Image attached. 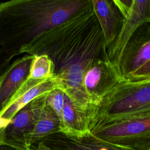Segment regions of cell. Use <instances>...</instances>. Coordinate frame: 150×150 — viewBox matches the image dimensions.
Returning a JSON list of instances; mask_svg holds the SVG:
<instances>
[{
	"mask_svg": "<svg viewBox=\"0 0 150 150\" xmlns=\"http://www.w3.org/2000/svg\"><path fill=\"white\" fill-rule=\"evenodd\" d=\"M46 54L52 61L60 89L76 105H91L83 85L90 66L99 59H108L102 30L92 8L81 11L38 36L23 46L21 54Z\"/></svg>",
	"mask_w": 150,
	"mask_h": 150,
	"instance_id": "6da1fadb",
	"label": "cell"
},
{
	"mask_svg": "<svg viewBox=\"0 0 150 150\" xmlns=\"http://www.w3.org/2000/svg\"><path fill=\"white\" fill-rule=\"evenodd\" d=\"M92 7L93 0H11L0 3V75L23 46Z\"/></svg>",
	"mask_w": 150,
	"mask_h": 150,
	"instance_id": "7a4b0ae2",
	"label": "cell"
},
{
	"mask_svg": "<svg viewBox=\"0 0 150 150\" xmlns=\"http://www.w3.org/2000/svg\"><path fill=\"white\" fill-rule=\"evenodd\" d=\"M138 115H150V79L120 83L98 106L97 125Z\"/></svg>",
	"mask_w": 150,
	"mask_h": 150,
	"instance_id": "3957f363",
	"label": "cell"
},
{
	"mask_svg": "<svg viewBox=\"0 0 150 150\" xmlns=\"http://www.w3.org/2000/svg\"><path fill=\"white\" fill-rule=\"evenodd\" d=\"M91 133L127 150H150V115L132 116L97 124Z\"/></svg>",
	"mask_w": 150,
	"mask_h": 150,
	"instance_id": "277c9868",
	"label": "cell"
},
{
	"mask_svg": "<svg viewBox=\"0 0 150 150\" xmlns=\"http://www.w3.org/2000/svg\"><path fill=\"white\" fill-rule=\"evenodd\" d=\"M47 94L35 98L23 107L5 127L0 129V144L17 150L32 149L33 131L46 104Z\"/></svg>",
	"mask_w": 150,
	"mask_h": 150,
	"instance_id": "5b68a950",
	"label": "cell"
},
{
	"mask_svg": "<svg viewBox=\"0 0 150 150\" xmlns=\"http://www.w3.org/2000/svg\"><path fill=\"white\" fill-rule=\"evenodd\" d=\"M150 61V23L138 28L127 42L121 54L117 71L122 81Z\"/></svg>",
	"mask_w": 150,
	"mask_h": 150,
	"instance_id": "8992f818",
	"label": "cell"
},
{
	"mask_svg": "<svg viewBox=\"0 0 150 150\" xmlns=\"http://www.w3.org/2000/svg\"><path fill=\"white\" fill-rule=\"evenodd\" d=\"M121 81L110 60L99 59L86 71L83 85L91 104L98 107Z\"/></svg>",
	"mask_w": 150,
	"mask_h": 150,
	"instance_id": "52a82bcc",
	"label": "cell"
},
{
	"mask_svg": "<svg viewBox=\"0 0 150 150\" xmlns=\"http://www.w3.org/2000/svg\"><path fill=\"white\" fill-rule=\"evenodd\" d=\"M60 88L56 77L42 80L27 79L0 112V129L5 127L13 116L35 98Z\"/></svg>",
	"mask_w": 150,
	"mask_h": 150,
	"instance_id": "ba28073f",
	"label": "cell"
},
{
	"mask_svg": "<svg viewBox=\"0 0 150 150\" xmlns=\"http://www.w3.org/2000/svg\"><path fill=\"white\" fill-rule=\"evenodd\" d=\"M148 23H150V0H134L130 10L125 16L124 23L119 36L107 48L108 59L116 71L127 42L138 28Z\"/></svg>",
	"mask_w": 150,
	"mask_h": 150,
	"instance_id": "9c48e42d",
	"label": "cell"
},
{
	"mask_svg": "<svg viewBox=\"0 0 150 150\" xmlns=\"http://www.w3.org/2000/svg\"><path fill=\"white\" fill-rule=\"evenodd\" d=\"M97 107H80L65 94L61 132L79 137L90 133L97 124Z\"/></svg>",
	"mask_w": 150,
	"mask_h": 150,
	"instance_id": "30bf717a",
	"label": "cell"
},
{
	"mask_svg": "<svg viewBox=\"0 0 150 150\" xmlns=\"http://www.w3.org/2000/svg\"><path fill=\"white\" fill-rule=\"evenodd\" d=\"M34 56L15 60L0 75V112L29 77Z\"/></svg>",
	"mask_w": 150,
	"mask_h": 150,
	"instance_id": "8fae6325",
	"label": "cell"
},
{
	"mask_svg": "<svg viewBox=\"0 0 150 150\" xmlns=\"http://www.w3.org/2000/svg\"><path fill=\"white\" fill-rule=\"evenodd\" d=\"M93 5L107 48L119 36L125 17L114 0H93Z\"/></svg>",
	"mask_w": 150,
	"mask_h": 150,
	"instance_id": "7c38bea8",
	"label": "cell"
},
{
	"mask_svg": "<svg viewBox=\"0 0 150 150\" xmlns=\"http://www.w3.org/2000/svg\"><path fill=\"white\" fill-rule=\"evenodd\" d=\"M61 131V121L58 115L46 103L41 111L33 131L32 145L46 137Z\"/></svg>",
	"mask_w": 150,
	"mask_h": 150,
	"instance_id": "4fadbf2b",
	"label": "cell"
},
{
	"mask_svg": "<svg viewBox=\"0 0 150 150\" xmlns=\"http://www.w3.org/2000/svg\"><path fill=\"white\" fill-rule=\"evenodd\" d=\"M64 150H127L104 141L88 133L83 137H74L67 143Z\"/></svg>",
	"mask_w": 150,
	"mask_h": 150,
	"instance_id": "5bb4252c",
	"label": "cell"
},
{
	"mask_svg": "<svg viewBox=\"0 0 150 150\" xmlns=\"http://www.w3.org/2000/svg\"><path fill=\"white\" fill-rule=\"evenodd\" d=\"M54 71V64L46 54L34 56L28 79L42 80L55 77Z\"/></svg>",
	"mask_w": 150,
	"mask_h": 150,
	"instance_id": "9a60e30c",
	"label": "cell"
},
{
	"mask_svg": "<svg viewBox=\"0 0 150 150\" xmlns=\"http://www.w3.org/2000/svg\"><path fill=\"white\" fill-rule=\"evenodd\" d=\"M64 96L65 93L62 90L56 88L49 92L46 98V103L50 105L56 112L61 121L64 103Z\"/></svg>",
	"mask_w": 150,
	"mask_h": 150,
	"instance_id": "2e32d148",
	"label": "cell"
},
{
	"mask_svg": "<svg viewBox=\"0 0 150 150\" xmlns=\"http://www.w3.org/2000/svg\"><path fill=\"white\" fill-rule=\"evenodd\" d=\"M150 79V61L134 72L128 81H137Z\"/></svg>",
	"mask_w": 150,
	"mask_h": 150,
	"instance_id": "e0dca14e",
	"label": "cell"
},
{
	"mask_svg": "<svg viewBox=\"0 0 150 150\" xmlns=\"http://www.w3.org/2000/svg\"><path fill=\"white\" fill-rule=\"evenodd\" d=\"M134 0H114V3L124 15V17L130 10Z\"/></svg>",
	"mask_w": 150,
	"mask_h": 150,
	"instance_id": "ac0fdd59",
	"label": "cell"
},
{
	"mask_svg": "<svg viewBox=\"0 0 150 150\" xmlns=\"http://www.w3.org/2000/svg\"><path fill=\"white\" fill-rule=\"evenodd\" d=\"M0 150H17L13 148H12L11 146H7V145H2L0 144ZM31 150H35L33 147L32 146V149Z\"/></svg>",
	"mask_w": 150,
	"mask_h": 150,
	"instance_id": "d6986e66",
	"label": "cell"
}]
</instances>
